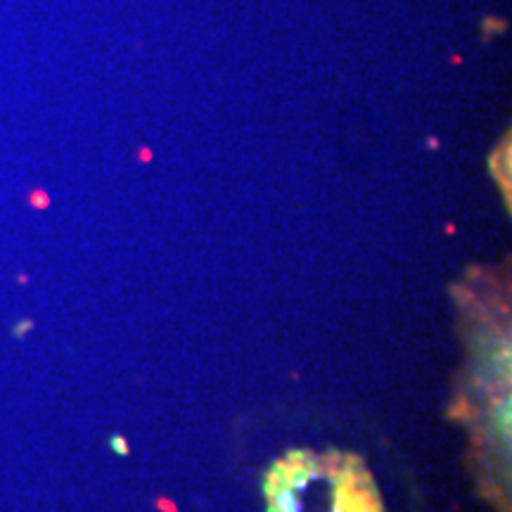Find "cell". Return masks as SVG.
Here are the masks:
<instances>
[{
  "label": "cell",
  "instance_id": "cell-1",
  "mask_svg": "<svg viewBox=\"0 0 512 512\" xmlns=\"http://www.w3.org/2000/svg\"><path fill=\"white\" fill-rule=\"evenodd\" d=\"M266 496L316 512H384L363 460L337 451L287 453L268 472Z\"/></svg>",
  "mask_w": 512,
  "mask_h": 512
}]
</instances>
